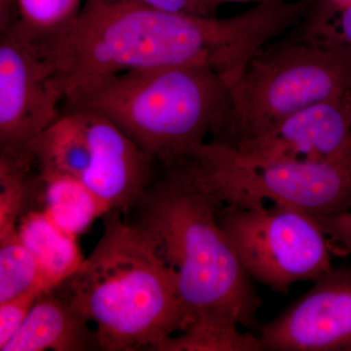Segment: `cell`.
Returning <instances> with one entry per match:
<instances>
[{
	"label": "cell",
	"instance_id": "7a4b0ae2",
	"mask_svg": "<svg viewBox=\"0 0 351 351\" xmlns=\"http://www.w3.org/2000/svg\"><path fill=\"white\" fill-rule=\"evenodd\" d=\"M292 24L282 0H265L223 19L164 12L144 0H84L75 27L50 59L66 94L91 78L156 66H205L232 82Z\"/></svg>",
	"mask_w": 351,
	"mask_h": 351
},
{
	"label": "cell",
	"instance_id": "277c9868",
	"mask_svg": "<svg viewBox=\"0 0 351 351\" xmlns=\"http://www.w3.org/2000/svg\"><path fill=\"white\" fill-rule=\"evenodd\" d=\"M64 101L107 117L168 168L199 154L228 110V85L205 66H156L85 80Z\"/></svg>",
	"mask_w": 351,
	"mask_h": 351
},
{
	"label": "cell",
	"instance_id": "ffe728a7",
	"mask_svg": "<svg viewBox=\"0 0 351 351\" xmlns=\"http://www.w3.org/2000/svg\"><path fill=\"white\" fill-rule=\"evenodd\" d=\"M326 233L332 243L351 255V211L334 217H311Z\"/></svg>",
	"mask_w": 351,
	"mask_h": 351
},
{
	"label": "cell",
	"instance_id": "8992f818",
	"mask_svg": "<svg viewBox=\"0 0 351 351\" xmlns=\"http://www.w3.org/2000/svg\"><path fill=\"white\" fill-rule=\"evenodd\" d=\"M188 167L219 205L248 206L270 200L311 217L351 211V158L326 162L256 158L210 142Z\"/></svg>",
	"mask_w": 351,
	"mask_h": 351
},
{
	"label": "cell",
	"instance_id": "9a60e30c",
	"mask_svg": "<svg viewBox=\"0 0 351 351\" xmlns=\"http://www.w3.org/2000/svg\"><path fill=\"white\" fill-rule=\"evenodd\" d=\"M17 1L20 21L10 32H15L47 57L68 38L80 17L84 2L83 0Z\"/></svg>",
	"mask_w": 351,
	"mask_h": 351
},
{
	"label": "cell",
	"instance_id": "7402d4cb",
	"mask_svg": "<svg viewBox=\"0 0 351 351\" xmlns=\"http://www.w3.org/2000/svg\"><path fill=\"white\" fill-rule=\"evenodd\" d=\"M332 8L343 9L351 5V0H319Z\"/></svg>",
	"mask_w": 351,
	"mask_h": 351
},
{
	"label": "cell",
	"instance_id": "52a82bcc",
	"mask_svg": "<svg viewBox=\"0 0 351 351\" xmlns=\"http://www.w3.org/2000/svg\"><path fill=\"white\" fill-rule=\"evenodd\" d=\"M32 154L39 175L77 180L123 214L156 179L151 156L107 117L83 108H64Z\"/></svg>",
	"mask_w": 351,
	"mask_h": 351
},
{
	"label": "cell",
	"instance_id": "9c48e42d",
	"mask_svg": "<svg viewBox=\"0 0 351 351\" xmlns=\"http://www.w3.org/2000/svg\"><path fill=\"white\" fill-rule=\"evenodd\" d=\"M66 94L50 58L15 32L0 34V164L34 167L32 145L62 114Z\"/></svg>",
	"mask_w": 351,
	"mask_h": 351
},
{
	"label": "cell",
	"instance_id": "ac0fdd59",
	"mask_svg": "<svg viewBox=\"0 0 351 351\" xmlns=\"http://www.w3.org/2000/svg\"><path fill=\"white\" fill-rule=\"evenodd\" d=\"M43 292L44 291L36 289L0 302V350L24 324L32 306Z\"/></svg>",
	"mask_w": 351,
	"mask_h": 351
},
{
	"label": "cell",
	"instance_id": "d6986e66",
	"mask_svg": "<svg viewBox=\"0 0 351 351\" xmlns=\"http://www.w3.org/2000/svg\"><path fill=\"white\" fill-rule=\"evenodd\" d=\"M164 12L195 16V17H217V5L213 0H144Z\"/></svg>",
	"mask_w": 351,
	"mask_h": 351
},
{
	"label": "cell",
	"instance_id": "44dd1931",
	"mask_svg": "<svg viewBox=\"0 0 351 351\" xmlns=\"http://www.w3.org/2000/svg\"><path fill=\"white\" fill-rule=\"evenodd\" d=\"M20 21L17 0H0V34L10 32Z\"/></svg>",
	"mask_w": 351,
	"mask_h": 351
},
{
	"label": "cell",
	"instance_id": "6da1fadb",
	"mask_svg": "<svg viewBox=\"0 0 351 351\" xmlns=\"http://www.w3.org/2000/svg\"><path fill=\"white\" fill-rule=\"evenodd\" d=\"M164 170L126 219L149 237L174 274L188 314L186 331L156 350L263 351L255 336L263 325L257 318L262 299L219 226V205L186 162Z\"/></svg>",
	"mask_w": 351,
	"mask_h": 351
},
{
	"label": "cell",
	"instance_id": "7c38bea8",
	"mask_svg": "<svg viewBox=\"0 0 351 351\" xmlns=\"http://www.w3.org/2000/svg\"><path fill=\"white\" fill-rule=\"evenodd\" d=\"M75 307L55 293H41L29 316L1 351L101 350L96 329Z\"/></svg>",
	"mask_w": 351,
	"mask_h": 351
},
{
	"label": "cell",
	"instance_id": "cb8c5ba5",
	"mask_svg": "<svg viewBox=\"0 0 351 351\" xmlns=\"http://www.w3.org/2000/svg\"><path fill=\"white\" fill-rule=\"evenodd\" d=\"M348 101H350V107H351V93L350 95H348Z\"/></svg>",
	"mask_w": 351,
	"mask_h": 351
},
{
	"label": "cell",
	"instance_id": "ba28073f",
	"mask_svg": "<svg viewBox=\"0 0 351 351\" xmlns=\"http://www.w3.org/2000/svg\"><path fill=\"white\" fill-rule=\"evenodd\" d=\"M217 218L255 282L287 293L332 269V241L308 215L274 203L219 205Z\"/></svg>",
	"mask_w": 351,
	"mask_h": 351
},
{
	"label": "cell",
	"instance_id": "4fadbf2b",
	"mask_svg": "<svg viewBox=\"0 0 351 351\" xmlns=\"http://www.w3.org/2000/svg\"><path fill=\"white\" fill-rule=\"evenodd\" d=\"M17 228L21 240L38 263L45 291L59 287L84 261L76 237L61 230L43 210L25 212Z\"/></svg>",
	"mask_w": 351,
	"mask_h": 351
},
{
	"label": "cell",
	"instance_id": "5bb4252c",
	"mask_svg": "<svg viewBox=\"0 0 351 351\" xmlns=\"http://www.w3.org/2000/svg\"><path fill=\"white\" fill-rule=\"evenodd\" d=\"M36 197L43 198L45 214L61 230L77 237L110 208L82 182L63 176L36 173Z\"/></svg>",
	"mask_w": 351,
	"mask_h": 351
},
{
	"label": "cell",
	"instance_id": "8fae6325",
	"mask_svg": "<svg viewBox=\"0 0 351 351\" xmlns=\"http://www.w3.org/2000/svg\"><path fill=\"white\" fill-rule=\"evenodd\" d=\"M235 151L256 158L326 162L351 158L348 97L321 101Z\"/></svg>",
	"mask_w": 351,
	"mask_h": 351
},
{
	"label": "cell",
	"instance_id": "3957f363",
	"mask_svg": "<svg viewBox=\"0 0 351 351\" xmlns=\"http://www.w3.org/2000/svg\"><path fill=\"white\" fill-rule=\"evenodd\" d=\"M110 210L103 234L55 292L96 325L101 350H154L186 331L188 314L174 274L149 237Z\"/></svg>",
	"mask_w": 351,
	"mask_h": 351
},
{
	"label": "cell",
	"instance_id": "e0dca14e",
	"mask_svg": "<svg viewBox=\"0 0 351 351\" xmlns=\"http://www.w3.org/2000/svg\"><path fill=\"white\" fill-rule=\"evenodd\" d=\"M301 29L302 34L343 53L351 60V5L336 9L318 0L302 23Z\"/></svg>",
	"mask_w": 351,
	"mask_h": 351
},
{
	"label": "cell",
	"instance_id": "2e32d148",
	"mask_svg": "<svg viewBox=\"0 0 351 351\" xmlns=\"http://www.w3.org/2000/svg\"><path fill=\"white\" fill-rule=\"evenodd\" d=\"M36 289L46 292L38 263L21 240L17 226L0 228V302Z\"/></svg>",
	"mask_w": 351,
	"mask_h": 351
},
{
	"label": "cell",
	"instance_id": "603a6c76",
	"mask_svg": "<svg viewBox=\"0 0 351 351\" xmlns=\"http://www.w3.org/2000/svg\"><path fill=\"white\" fill-rule=\"evenodd\" d=\"M215 3L217 5H221V3H226V2H250L255 1L257 3H260V2L265 1V0H213Z\"/></svg>",
	"mask_w": 351,
	"mask_h": 351
},
{
	"label": "cell",
	"instance_id": "30bf717a",
	"mask_svg": "<svg viewBox=\"0 0 351 351\" xmlns=\"http://www.w3.org/2000/svg\"><path fill=\"white\" fill-rule=\"evenodd\" d=\"M262 325L263 351H351V267H332Z\"/></svg>",
	"mask_w": 351,
	"mask_h": 351
},
{
	"label": "cell",
	"instance_id": "5b68a950",
	"mask_svg": "<svg viewBox=\"0 0 351 351\" xmlns=\"http://www.w3.org/2000/svg\"><path fill=\"white\" fill-rule=\"evenodd\" d=\"M260 50L228 83L226 114L211 142L239 149L284 120L351 93V60L300 32Z\"/></svg>",
	"mask_w": 351,
	"mask_h": 351
}]
</instances>
